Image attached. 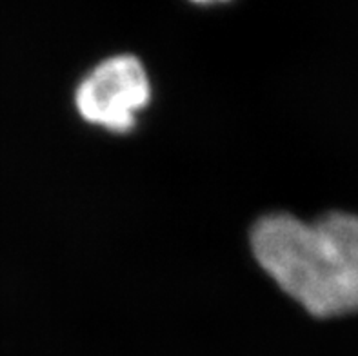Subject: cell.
<instances>
[{
	"mask_svg": "<svg viewBox=\"0 0 358 356\" xmlns=\"http://www.w3.org/2000/svg\"><path fill=\"white\" fill-rule=\"evenodd\" d=\"M251 248L278 287L318 318L358 311V217L327 213L313 222L269 215Z\"/></svg>",
	"mask_w": 358,
	"mask_h": 356,
	"instance_id": "6da1fadb",
	"label": "cell"
},
{
	"mask_svg": "<svg viewBox=\"0 0 358 356\" xmlns=\"http://www.w3.org/2000/svg\"><path fill=\"white\" fill-rule=\"evenodd\" d=\"M151 86L141 60L120 55L100 62L77 90V108L91 124L109 131L133 129L136 113L150 102Z\"/></svg>",
	"mask_w": 358,
	"mask_h": 356,
	"instance_id": "7a4b0ae2",
	"label": "cell"
},
{
	"mask_svg": "<svg viewBox=\"0 0 358 356\" xmlns=\"http://www.w3.org/2000/svg\"><path fill=\"white\" fill-rule=\"evenodd\" d=\"M193 2H199V4H208V2H213V0H193Z\"/></svg>",
	"mask_w": 358,
	"mask_h": 356,
	"instance_id": "3957f363",
	"label": "cell"
}]
</instances>
